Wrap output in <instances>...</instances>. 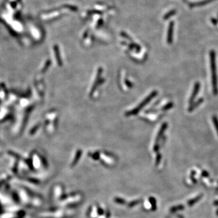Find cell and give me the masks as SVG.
Here are the masks:
<instances>
[{"instance_id": "1", "label": "cell", "mask_w": 218, "mask_h": 218, "mask_svg": "<svg viewBox=\"0 0 218 218\" xmlns=\"http://www.w3.org/2000/svg\"><path fill=\"white\" fill-rule=\"evenodd\" d=\"M210 67L211 72V82H212L213 92L214 95L218 94L217 78L216 74V55L214 51L210 52Z\"/></svg>"}, {"instance_id": "2", "label": "cell", "mask_w": 218, "mask_h": 218, "mask_svg": "<svg viewBox=\"0 0 218 218\" xmlns=\"http://www.w3.org/2000/svg\"><path fill=\"white\" fill-rule=\"evenodd\" d=\"M200 83L199 82H196L195 84V85H194V89L193 90V92H192V95H191L190 97V99H189V104H193L194 103V101H195L196 96V95H198L199 91L200 90Z\"/></svg>"}, {"instance_id": "3", "label": "cell", "mask_w": 218, "mask_h": 218, "mask_svg": "<svg viewBox=\"0 0 218 218\" xmlns=\"http://www.w3.org/2000/svg\"><path fill=\"white\" fill-rule=\"evenodd\" d=\"M156 92H155H155H153V93L152 95H151L150 96H149L148 97V98H147V99H146V100H145L144 101H143V102H144V103H142V104H140L139 106H138V107L137 108V109H136L133 110V111H132V112H130V114H135V113H138V111H139L140 109H142V108L143 107L142 106H144V105H145V104H147V103H148V102H149V101H150V100L151 99H152V98H153V96H154V95H156Z\"/></svg>"}, {"instance_id": "4", "label": "cell", "mask_w": 218, "mask_h": 218, "mask_svg": "<svg viewBox=\"0 0 218 218\" xmlns=\"http://www.w3.org/2000/svg\"><path fill=\"white\" fill-rule=\"evenodd\" d=\"M202 102H203V99L202 98H200V99H198L196 102H195V103H193V104H191V106L190 107V108L188 109V112H192V111L196 109V108L198 107L199 106V105L201 104L202 103Z\"/></svg>"}, {"instance_id": "5", "label": "cell", "mask_w": 218, "mask_h": 218, "mask_svg": "<svg viewBox=\"0 0 218 218\" xmlns=\"http://www.w3.org/2000/svg\"><path fill=\"white\" fill-rule=\"evenodd\" d=\"M212 121H213V124H214V127H215L216 132H217V133L218 135V118H217V117L215 115L213 116Z\"/></svg>"}]
</instances>
